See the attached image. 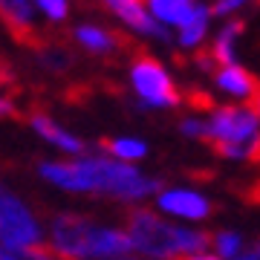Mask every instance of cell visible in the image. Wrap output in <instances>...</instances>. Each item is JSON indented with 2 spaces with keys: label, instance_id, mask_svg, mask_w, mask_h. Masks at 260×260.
I'll return each mask as SVG.
<instances>
[{
  "label": "cell",
  "instance_id": "cell-12",
  "mask_svg": "<svg viewBox=\"0 0 260 260\" xmlns=\"http://www.w3.org/2000/svg\"><path fill=\"white\" fill-rule=\"evenodd\" d=\"M217 87L229 95H237V99H251V95L257 93V81H254V75L246 73L243 67H220V73H217Z\"/></svg>",
  "mask_w": 260,
  "mask_h": 260
},
{
  "label": "cell",
  "instance_id": "cell-4",
  "mask_svg": "<svg viewBox=\"0 0 260 260\" xmlns=\"http://www.w3.org/2000/svg\"><path fill=\"white\" fill-rule=\"evenodd\" d=\"M130 81H133V90L142 99V104H148V107H177L182 102L177 84L171 81L168 70L153 55H145V52L136 55V61L130 67Z\"/></svg>",
  "mask_w": 260,
  "mask_h": 260
},
{
  "label": "cell",
  "instance_id": "cell-24",
  "mask_svg": "<svg viewBox=\"0 0 260 260\" xmlns=\"http://www.w3.org/2000/svg\"><path fill=\"white\" fill-rule=\"evenodd\" d=\"M12 81V75H9V70H6V67L0 64V87H3V84H9Z\"/></svg>",
  "mask_w": 260,
  "mask_h": 260
},
{
  "label": "cell",
  "instance_id": "cell-6",
  "mask_svg": "<svg viewBox=\"0 0 260 260\" xmlns=\"http://www.w3.org/2000/svg\"><path fill=\"white\" fill-rule=\"evenodd\" d=\"M93 220L78 214H58L52 223V251L64 260H84V243Z\"/></svg>",
  "mask_w": 260,
  "mask_h": 260
},
{
  "label": "cell",
  "instance_id": "cell-25",
  "mask_svg": "<svg viewBox=\"0 0 260 260\" xmlns=\"http://www.w3.org/2000/svg\"><path fill=\"white\" fill-rule=\"evenodd\" d=\"M182 260H220V257H214V254H188Z\"/></svg>",
  "mask_w": 260,
  "mask_h": 260
},
{
  "label": "cell",
  "instance_id": "cell-28",
  "mask_svg": "<svg viewBox=\"0 0 260 260\" xmlns=\"http://www.w3.org/2000/svg\"><path fill=\"white\" fill-rule=\"evenodd\" d=\"M257 197H260V188H257Z\"/></svg>",
  "mask_w": 260,
  "mask_h": 260
},
{
  "label": "cell",
  "instance_id": "cell-18",
  "mask_svg": "<svg viewBox=\"0 0 260 260\" xmlns=\"http://www.w3.org/2000/svg\"><path fill=\"white\" fill-rule=\"evenodd\" d=\"M38 52H41L44 67H49V70H67L70 61H73L70 52H67V47H41Z\"/></svg>",
  "mask_w": 260,
  "mask_h": 260
},
{
  "label": "cell",
  "instance_id": "cell-19",
  "mask_svg": "<svg viewBox=\"0 0 260 260\" xmlns=\"http://www.w3.org/2000/svg\"><path fill=\"white\" fill-rule=\"evenodd\" d=\"M32 3H38L41 9L47 12L49 20H64L70 15V3L67 0H32Z\"/></svg>",
  "mask_w": 260,
  "mask_h": 260
},
{
  "label": "cell",
  "instance_id": "cell-16",
  "mask_svg": "<svg viewBox=\"0 0 260 260\" xmlns=\"http://www.w3.org/2000/svg\"><path fill=\"white\" fill-rule=\"evenodd\" d=\"M102 148L119 159V162H133V159L148 156V145L139 139H104Z\"/></svg>",
  "mask_w": 260,
  "mask_h": 260
},
{
  "label": "cell",
  "instance_id": "cell-11",
  "mask_svg": "<svg viewBox=\"0 0 260 260\" xmlns=\"http://www.w3.org/2000/svg\"><path fill=\"white\" fill-rule=\"evenodd\" d=\"M29 124H32L38 136H41V139H47L49 145H55V148L67 150V153H84V142L75 139L73 133L61 130L55 121L47 116V113H32V116H29Z\"/></svg>",
  "mask_w": 260,
  "mask_h": 260
},
{
  "label": "cell",
  "instance_id": "cell-22",
  "mask_svg": "<svg viewBox=\"0 0 260 260\" xmlns=\"http://www.w3.org/2000/svg\"><path fill=\"white\" fill-rule=\"evenodd\" d=\"M234 260H260V243L257 246H251V249H243Z\"/></svg>",
  "mask_w": 260,
  "mask_h": 260
},
{
  "label": "cell",
  "instance_id": "cell-1",
  "mask_svg": "<svg viewBox=\"0 0 260 260\" xmlns=\"http://www.w3.org/2000/svg\"><path fill=\"white\" fill-rule=\"evenodd\" d=\"M38 174L64 191L107 194L121 200V203H136V200H145V197L162 191L159 179L145 177L142 171H136L127 162L104 156H87L73 159V162H41Z\"/></svg>",
  "mask_w": 260,
  "mask_h": 260
},
{
  "label": "cell",
  "instance_id": "cell-21",
  "mask_svg": "<svg viewBox=\"0 0 260 260\" xmlns=\"http://www.w3.org/2000/svg\"><path fill=\"white\" fill-rule=\"evenodd\" d=\"M18 116V104L9 95H0V119H15Z\"/></svg>",
  "mask_w": 260,
  "mask_h": 260
},
{
  "label": "cell",
  "instance_id": "cell-20",
  "mask_svg": "<svg viewBox=\"0 0 260 260\" xmlns=\"http://www.w3.org/2000/svg\"><path fill=\"white\" fill-rule=\"evenodd\" d=\"M179 130L191 136V139H205V121L203 119H182L179 121Z\"/></svg>",
  "mask_w": 260,
  "mask_h": 260
},
{
  "label": "cell",
  "instance_id": "cell-14",
  "mask_svg": "<svg viewBox=\"0 0 260 260\" xmlns=\"http://www.w3.org/2000/svg\"><path fill=\"white\" fill-rule=\"evenodd\" d=\"M243 29H246L243 20H232V23L223 26V32H220L217 41H214V47L208 49L211 58H214V64H220V67H234L237 64V58H234V41H237V35H243Z\"/></svg>",
  "mask_w": 260,
  "mask_h": 260
},
{
  "label": "cell",
  "instance_id": "cell-13",
  "mask_svg": "<svg viewBox=\"0 0 260 260\" xmlns=\"http://www.w3.org/2000/svg\"><path fill=\"white\" fill-rule=\"evenodd\" d=\"M153 18L162 20V23H171V26H185L191 15H194V0H148Z\"/></svg>",
  "mask_w": 260,
  "mask_h": 260
},
{
  "label": "cell",
  "instance_id": "cell-7",
  "mask_svg": "<svg viewBox=\"0 0 260 260\" xmlns=\"http://www.w3.org/2000/svg\"><path fill=\"white\" fill-rule=\"evenodd\" d=\"M156 205L179 220H205L211 214V203L191 188H165V191H159Z\"/></svg>",
  "mask_w": 260,
  "mask_h": 260
},
{
  "label": "cell",
  "instance_id": "cell-10",
  "mask_svg": "<svg viewBox=\"0 0 260 260\" xmlns=\"http://www.w3.org/2000/svg\"><path fill=\"white\" fill-rule=\"evenodd\" d=\"M75 41L81 44L87 52H93V55H113V52H119L121 47H130V41L119 32H107L102 26H90V23H84V26L75 29Z\"/></svg>",
  "mask_w": 260,
  "mask_h": 260
},
{
  "label": "cell",
  "instance_id": "cell-23",
  "mask_svg": "<svg viewBox=\"0 0 260 260\" xmlns=\"http://www.w3.org/2000/svg\"><path fill=\"white\" fill-rule=\"evenodd\" d=\"M254 116H257V121H260V87H257V93L251 95V107H249Z\"/></svg>",
  "mask_w": 260,
  "mask_h": 260
},
{
  "label": "cell",
  "instance_id": "cell-15",
  "mask_svg": "<svg viewBox=\"0 0 260 260\" xmlns=\"http://www.w3.org/2000/svg\"><path fill=\"white\" fill-rule=\"evenodd\" d=\"M208 18H211L208 6L197 3L191 20H188L185 26L179 29V47H185V49L200 47V44H203V38H205V32H208Z\"/></svg>",
  "mask_w": 260,
  "mask_h": 260
},
{
  "label": "cell",
  "instance_id": "cell-9",
  "mask_svg": "<svg viewBox=\"0 0 260 260\" xmlns=\"http://www.w3.org/2000/svg\"><path fill=\"white\" fill-rule=\"evenodd\" d=\"M130 249L127 234L121 229H107V225H90L87 243H84V260H113L124 257Z\"/></svg>",
  "mask_w": 260,
  "mask_h": 260
},
{
  "label": "cell",
  "instance_id": "cell-17",
  "mask_svg": "<svg viewBox=\"0 0 260 260\" xmlns=\"http://www.w3.org/2000/svg\"><path fill=\"white\" fill-rule=\"evenodd\" d=\"M214 249H217V257L220 260H234L243 251V237L237 232H220L214 234Z\"/></svg>",
  "mask_w": 260,
  "mask_h": 260
},
{
  "label": "cell",
  "instance_id": "cell-8",
  "mask_svg": "<svg viewBox=\"0 0 260 260\" xmlns=\"http://www.w3.org/2000/svg\"><path fill=\"white\" fill-rule=\"evenodd\" d=\"M0 20L9 26L15 41L41 49V35H38V26H35L32 0H0Z\"/></svg>",
  "mask_w": 260,
  "mask_h": 260
},
{
  "label": "cell",
  "instance_id": "cell-5",
  "mask_svg": "<svg viewBox=\"0 0 260 260\" xmlns=\"http://www.w3.org/2000/svg\"><path fill=\"white\" fill-rule=\"evenodd\" d=\"M41 243V229L26 205L0 188V246L6 251H26Z\"/></svg>",
  "mask_w": 260,
  "mask_h": 260
},
{
  "label": "cell",
  "instance_id": "cell-26",
  "mask_svg": "<svg viewBox=\"0 0 260 260\" xmlns=\"http://www.w3.org/2000/svg\"><path fill=\"white\" fill-rule=\"evenodd\" d=\"M113 260H133V257H113Z\"/></svg>",
  "mask_w": 260,
  "mask_h": 260
},
{
  "label": "cell",
  "instance_id": "cell-3",
  "mask_svg": "<svg viewBox=\"0 0 260 260\" xmlns=\"http://www.w3.org/2000/svg\"><path fill=\"white\" fill-rule=\"evenodd\" d=\"M179 229L182 225H171L162 217H156L148 208H133L127 214V240L130 249L145 254L150 260H177L182 254L179 246Z\"/></svg>",
  "mask_w": 260,
  "mask_h": 260
},
{
  "label": "cell",
  "instance_id": "cell-27",
  "mask_svg": "<svg viewBox=\"0 0 260 260\" xmlns=\"http://www.w3.org/2000/svg\"><path fill=\"white\" fill-rule=\"evenodd\" d=\"M0 254H3V246H0Z\"/></svg>",
  "mask_w": 260,
  "mask_h": 260
},
{
  "label": "cell",
  "instance_id": "cell-2",
  "mask_svg": "<svg viewBox=\"0 0 260 260\" xmlns=\"http://www.w3.org/2000/svg\"><path fill=\"white\" fill-rule=\"evenodd\" d=\"M205 142L225 159H260V121L249 107H214L205 121Z\"/></svg>",
  "mask_w": 260,
  "mask_h": 260
}]
</instances>
